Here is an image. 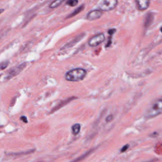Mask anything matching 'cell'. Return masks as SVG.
<instances>
[{
	"label": "cell",
	"mask_w": 162,
	"mask_h": 162,
	"mask_svg": "<svg viewBox=\"0 0 162 162\" xmlns=\"http://www.w3.org/2000/svg\"><path fill=\"white\" fill-rule=\"evenodd\" d=\"M129 144H126V145H125V146H123V148L121 149V150H120V151H121V153L125 152V151H126V150L129 148Z\"/></svg>",
	"instance_id": "obj_18"
},
{
	"label": "cell",
	"mask_w": 162,
	"mask_h": 162,
	"mask_svg": "<svg viewBox=\"0 0 162 162\" xmlns=\"http://www.w3.org/2000/svg\"><path fill=\"white\" fill-rule=\"evenodd\" d=\"M66 0H55L53 1L49 5V8H55L59 6H60L61 4L63 3L64 1H65Z\"/></svg>",
	"instance_id": "obj_11"
},
{
	"label": "cell",
	"mask_w": 162,
	"mask_h": 162,
	"mask_svg": "<svg viewBox=\"0 0 162 162\" xmlns=\"http://www.w3.org/2000/svg\"><path fill=\"white\" fill-rule=\"evenodd\" d=\"M27 64L26 63H22L21 65H19V66H17V67L14 68L11 70H10V72L8 73V74L7 75V79H10L11 77H13L16 76L17 75L19 74V73L21 72L23 69L26 67Z\"/></svg>",
	"instance_id": "obj_5"
},
{
	"label": "cell",
	"mask_w": 162,
	"mask_h": 162,
	"mask_svg": "<svg viewBox=\"0 0 162 162\" xmlns=\"http://www.w3.org/2000/svg\"><path fill=\"white\" fill-rule=\"evenodd\" d=\"M137 8L140 11H144L148 9L150 4V0H136Z\"/></svg>",
	"instance_id": "obj_7"
},
{
	"label": "cell",
	"mask_w": 162,
	"mask_h": 162,
	"mask_svg": "<svg viewBox=\"0 0 162 162\" xmlns=\"http://www.w3.org/2000/svg\"><path fill=\"white\" fill-rule=\"evenodd\" d=\"M84 9V5H81L80 7H79V8H76V9L73 11L72 13H70L69 15L67 17V19H70V18H72V17L77 15V14L80 13Z\"/></svg>",
	"instance_id": "obj_10"
},
{
	"label": "cell",
	"mask_w": 162,
	"mask_h": 162,
	"mask_svg": "<svg viewBox=\"0 0 162 162\" xmlns=\"http://www.w3.org/2000/svg\"><path fill=\"white\" fill-rule=\"evenodd\" d=\"M81 35L82 34H81L80 36H78L77 37H75V38H73V39L72 41H70V43H68V44H67V45L65 46V47L64 48H69V47H70V46H73V45H74V44H75L76 43H77L78 41H80L82 37H81V38H79L81 36ZM64 48V49H65Z\"/></svg>",
	"instance_id": "obj_12"
},
{
	"label": "cell",
	"mask_w": 162,
	"mask_h": 162,
	"mask_svg": "<svg viewBox=\"0 0 162 162\" xmlns=\"http://www.w3.org/2000/svg\"><path fill=\"white\" fill-rule=\"evenodd\" d=\"M102 11L100 10H93L87 15V19L91 20V21H93V20L99 19L102 16Z\"/></svg>",
	"instance_id": "obj_6"
},
{
	"label": "cell",
	"mask_w": 162,
	"mask_h": 162,
	"mask_svg": "<svg viewBox=\"0 0 162 162\" xmlns=\"http://www.w3.org/2000/svg\"><path fill=\"white\" fill-rule=\"evenodd\" d=\"M116 32V29H110V30L108 31V34H110V35H113L115 32Z\"/></svg>",
	"instance_id": "obj_20"
},
{
	"label": "cell",
	"mask_w": 162,
	"mask_h": 162,
	"mask_svg": "<svg viewBox=\"0 0 162 162\" xmlns=\"http://www.w3.org/2000/svg\"><path fill=\"white\" fill-rule=\"evenodd\" d=\"M113 119V116L112 115H109L107 117V119H106V121H107V122H110L111 121V120Z\"/></svg>",
	"instance_id": "obj_21"
},
{
	"label": "cell",
	"mask_w": 162,
	"mask_h": 162,
	"mask_svg": "<svg viewBox=\"0 0 162 162\" xmlns=\"http://www.w3.org/2000/svg\"><path fill=\"white\" fill-rule=\"evenodd\" d=\"M93 150H90V151H87L86 153H85L84 155H82V156H81V157H79V158H76V159H75L74 160H73V161H70V162H79V161H81V160H83L84 158H85L86 157H87L88 155H89L90 153H91V151H92Z\"/></svg>",
	"instance_id": "obj_14"
},
{
	"label": "cell",
	"mask_w": 162,
	"mask_h": 162,
	"mask_svg": "<svg viewBox=\"0 0 162 162\" xmlns=\"http://www.w3.org/2000/svg\"><path fill=\"white\" fill-rule=\"evenodd\" d=\"M118 4V0H102L99 3V10L103 11H111L117 7Z\"/></svg>",
	"instance_id": "obj_3"
},
{
	"label": "cell",
	"mask_w": 162,
	"mask_h": 162,
	"mask_svg": "<svg viewBox=\"0 0 162 162\" xmlns=\"http://www.w3.org/2000/svg\"><path fill=\"white\" fill-rule=\"evenodd\" d=\"M78 2H79L78 0H68L66 3V4L67 5L70 6V7H75L76 5H77Z\"/></svg>",
	"instance_id": "obj_15"
},
{
	"label": "cell",
	"mask_w": 162,
	"mask_h": 162,
	"mask_svg": "<svg viewBox=\"0 0 162 162\" xmlns=\"http://www.w3.org/2000/svg\"><path fill=\"white\" fill-rule=\"evenodd\" d=\"M153 20H154V14L151 12H149L146 15V18L144 19V27L148 28L151 25Z\"/></svg>",
	"instance_id": "obj_8"
},
{
	"label": "cell",
	"mask_w": 162,
	"mask_h": 162,
	"mask_svg": "<svg viewBox=\"0 0 162 162\" xmlns=\"http://www.w3.org/2000/svg\"><path fill=\"white\" fill-rule=\"evenodd\" d=\"M160 31L162 32V27L160 28Z\"/></svg>",
	"instance_id": "obj_24"
},
{
	"label": "cell",
	"mask_w": 162,
	"mask_h": 162,
	"mask_svg": "<svg viewBox=\"0 0 162 162\" xmlns=\"http://www.w3.org/2000/svg\"><path fill=\"white\" fill-rule=\"evenodd\" d=\"M74 99H75V98H74V97H72V98H68V99H67L65 100H64V101H61L60 104H58V105L56 106V107L53 109V110L51 111V113L55 112V111H57V110H60V108L63 107L65 105H66L67 104H68V103H70V101H71L72 100Z\"/></svg>",
	"instance_id": "obj_9"
},
{
	"label": "cell",
	"mask_w": 162,
	"mask_h": 162,
	"mask_svg": "<svg viewBox=\"0 0 162 162\" xmlns=\"http://www.w3.org/2000/svg\"><path fill=\"white\" fill-rule=\"evenodd\" d=\"M111 45V37H110V38H109V39L108 41L107 45H106V47H107V48H108V47L110 46Z\"/></svg>",
	"instance_id": "obj_22"
},
{
	"label": "cell",
	"mask_w": 162,
	"mask_h": 162,
	"mask_svg": "<svg viewBox=\"0 0 162 162\" xmlns=\"http://www.w3.org/2000/svg\"><path fill=\"white\" fill-rule=\"evenodd\" d=\"M34 149H31L29 150V151L23 152V153H11V154H9L8 155H27L29 154V153H34Z\"/></svg>",
	"instance_id": "obj_16"
},
{
	"label": "cell",
	"mask_w": 162,
	"mask_h": 162,
	"mask_svg": "<svg viewBox=\"0 0 162 162\" xmlns=\"http://www.w3.org/2000/svg\"><path fill=\"white\" fill-rule=\"evenodd\" d=\"M87 72L83 69H75L69 70L65 74V79L70 82H79L86 77Z\"/></svg>",
	"instance_id": "obj_1"
},
{
	"label": "cell",
	"mask_w": 162,
	"mask_h": 162,
	"mask_svg": "<svg viewBox=\"0 0 162 162\" xmlns=\"http://www.w3.org/2000/svg\"><path fill=\"white\" fill-rule=\"evenodd\" d=\"M162 113V99L155 102L147 110L145 116L147 118H153Z\"/></svg>",
	"instance_id": "obj_2"
},
{
	"label": "cell",
	"mask_w": 162,
	"mask_h": 162,
	"mask_svg": "<svg viewBox=\"0 0 162 162\" xmlns=\"http://www.w3.org/2000/svg\"><path fill=\"white\" fill-rule=\"evenodd\" d=\"M5 11L4 9H0V14H1Z\"/></svg>",
	"instance_id": "obj_23"
},
{
	"label": "cell",
	"mask_w": 162,
	"mask_h": 162,
	"mask_svg": "<svg viewBox=\"0 0 162 162\" xmlns=\"http://www.w3.org/2000/svg\"><path fill=\"white\" fill-rule=\"evenodd\" d=\"M72 133L74 135H77L81 131V125L79 123H75L72 127Z\"/></svg>",
	"instance_id": "obj_13"
},
{
	"label": "cell",
	"mask_w": 162,
	"mask_h": 162,
	"mask_svg": "<svg viewBox=\"0 0 162 162\" xmlns=\"http://www.w3.org/2000/svg\"><path fill=\"white\" fill-rule=\"evenodd\" d=\"M20 120H22V121H23V122H25V123H27V122H28V120H27V117H25V116H22L21 117H20Z\"/></svg>",
	"instance_id": "obj_19"
},
{
	"label": "cell",
	"mask_w": 162,
	"mask_h": 162,
	"mask_svg": "<svg viewBox=\"0 0 162 162\" xmlns=\"http://www.w3.org/2000/svg\"><path fill=\"white\" fill-rule=\"evenodd\" d=\"M8 66V61H5L0 64V70H5Z\"/></svg>",
	"instance_id": "obj_17"
},
{
	"label": "cell",
	"mask_w": 162,
	"mask_h": 162,
	"mask_svg": "<svg viewBox=\"0 0 162 162\" xmlns=\"http://www.w3.org/2000/svg\"><path fill=\"white\" fill-rule=\"evenodd\" d=\"M105 39L104 34L100 33L92 37L88 41V45L91 47H96L102 43Z\"/></svg>",
	"instance_id": "obj_4"
}]
</instances>
